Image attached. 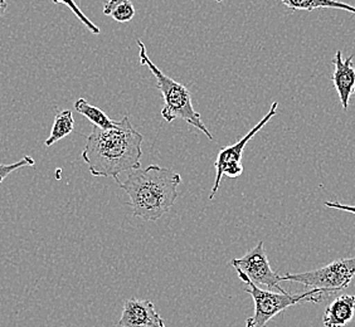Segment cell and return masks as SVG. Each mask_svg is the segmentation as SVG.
<instances>
[{
    "label": "cell",
    "instance_id": "obj_11",
    "mask_svg": "<svg viewBox=\"0 0 355 327\" xmlns=\"http://www.w3.org/2000/svg\"><path fill=\"white\" fill-rule=\"evenodd\" d=\"M220 1H227V0H217ZM288 9L291 10H308L313 12L316 9H324V8H330V9H339V10H345L349 13L355 14V7L343 3L339 0H280Z\"/></svg>",
    "mask_w": 355,
    "mask_h": 327
},
{
    "label": "cell",
    "instance_id": "obj_9",
    "mask_svg": "<svg viewBox=\"0 0 355 327\" xmlns=\"http://www.w3.org/2000/svg\"><path fill=\"white\" fill-rule=\"evenodd\" d=\"M354 55H350L347 60H343L342 51H336L334 60V73L331 76V81L334 83L335 89L339 95L343 109L347 111L349 107V100L352 94H354L355 69L353 66Z\"/></svg>",
    "mask_w": 355,
    "mask_h": 327
},
{
    "label": "cell",
    "instance_id": "obj_6",
    "mask_svg": "<svg viewBox=\"0 0 355 327\" xmlns=\"http://www.w3.org/2000/svg\"><path fill=\"white\" fill-rule=\"evenodd\" d=\"M277 107L279 103L275 101L271 105V109L267 112L265 116L261 118L259 123L256 126H253L252 129L247 132L245 136L239 139V141L233 143L231 146H225L223 149H220L214 163L216 168V177H214V183H213L212 191L209 195V200H213L216 194L218 193L219 185L222 182V177H227L231 179L241 177L243 174V166H242V157H243V151L246 148L247 143L252 140V137L262 130V127L268 123V121L277 114Z\"/></svg>",
    "mask_w": 355,
    "mask_h": 327
},
{
    "label": "cell",
    "instance_id": "obj_5",
    "mask_svg": "<svg viewBox=\"0 0 355 327\" xmlns=\"http://www.w3.org/2000/svg\"><path fill=\"white\" fill-rule=\"evenodd\" d=\"M355 276V257L335 260L319 269L302 273H286L281 276L282 281L297 282L310 290L324 291L327 297L336 294L350 285Z\"/></svg>",
    "mask_w": 355,
    "mask_h": 327
},
{
    "label": "cell",
    "instance_id": "obj_3",
    "mask_svg": "<svg viewBox=\"0 0 355 327\" xmlns=\"http://www.w3.org/2000/svg\"><path fill=\"white\" fill-rule=\"evenodd\" d=\"M139 47V58L141 66H148L151 73L157 80V87L160 89L162 96L164 98V106L162 109V117L166 123H173L175 118H180L187 123H189L193 127L202 131L209 140H214L211 131L207 129L205 123L202 121V117L198 111H196L193 106L191 91L185 87L184 85L174 81L171 77L165 75L162 69L157 67L150 57L148 55L146 47L143 42L137 39Z\"/></svg>",
    "mask_w": 355,
    "mask_h": 327
},
{
    "label": "cell",
    "instance_id": "obj_2",
    "mask_svg": "<svg viewBox=\"0 0 355 327\" xmlns=\"http://www.w3.org/2000/svg\"><path fill=\"white\" fill-rule=\"evenodd\" d=\"M180 182L182 177L177 171L150 165L130 171L119 186L129 195L134 217L157 222L175 203Z\"/></svg>",
    "mask_w": 355,
    "mask_h": 327
},
{
    "label": "cell",
    "instance_id": "obj_7",
    "mask_svg": "<svg viewBox=\"0 0 355 327\" xmlns=\"http://www.w3.org/2000/svg\"><path fill=\"white\" fill-rule=\"evenodd\" d=\"M231 265L236 268V272L242 282L250 281L256 286L265 287L267 290L277 292H286L281 287L280 282L282 280L280 274L275 272L270 266L262 240L251 251H248L242 258L232 259Z\"/></svg>",
    "mask_w": 355,
    "mask_h": 327
},
{
    "label": "cell",
    "instance_id": "obj_10",
    "mask_svg": "<svg viewBox=\"0 0 355 327\" xmlns=\"http://www.w3.org/2000/svg\"><path fill=\"white\" fill-rule=\"evenodd\" d=\"M355 296L340 294L329 303L322 316L325 327H343L354 317Z\"/></svg>",
    "mask_w": 355,
    "mask_h": 327
},
{
    "label": "cell",
    "instance_id": "obj_18",
    "mask_svg": "<svg viewBox=\"0 0 355 327\" xmlns=\"http://www.w3.org/2000/svg\"><path fill=\"white\" fill-rule=\"evenodd\" d=\"M7 0H0V18L7 12Z\"/></svg>",
    "mask_w": 355,
    "mask_h": 327
},
{
    "label": "cell",
    "instance_id": "obj_19",
    "mask_svg": "<svg viewBox=\"0 0 355 327\" xmlns=\"http://www.w3.org/2000/svg\"><path fill=\"white\" fill-rule=\"evenodd\" d=\"M354 94H355V87H354Z\"/></svg>",
    "mask_w": 355,
    "mask_h": 327
},
{
    "label": "cell",
    "instance_id": "obj_14",
    "mask_svg": "<svg viewBox=\"0 0 355 327\" xmlns=\"http://www.w3.org/2000/svg\"><path fill=\"white\" fill-rule=\"evenodd\" d=\"M103 14L109 15L119 23H128L132 21L137 10L130 0H107L103 6Z\"/></svg>",
    "mask_w": 355,
    "mask_h": 327
},
{
    "label": "cell",
    "instance_id": "obj_4",
    "mask_svg": "<svg viewBox=\"0 0 355 327\" xmlns=\"http://www.w3.org/2000/svg\"><path fill=\"white\" fill-rule=\"evenodd\" d=\"M245 288L254 303V311L251 317L246 320V327H266L267 324L272 320L275 316L281 314L288 307L295 306L302 302H314L319 303L327 294L324 291L313 288L308 292L301 294H288L287 292H277L271 290H263L261 287L253 285L252 282H245Z\"/></svg>",
    "mask_w": 355,
    "mask_h": 327
},
{
    "label": "cell",
    "instance_id": "obj_1",
    "mask_svg": "<svg viewBox=\"0 0 355 327\" xmlns=\"http://www.w3.org/2000/svg\"><path fill=\"white\" fill-rule=\"evenodd\" d=\"M143 141V135L134 129L126 115L112 129L94 126L83 148V161L94 177H112L119 184L121 174L141 166Z\"/></svg>",
    "mask_w": 355,
    "mask_h": 327
},
{
    "label": "cell",
    "instance_id": "obj_16",
    "mask_svg": "<svg viewBox=\"0 0 355 327\" xmlns=\"http://www.w3.org/2000/svg\"><path fill=\"white\" fill-rule=\"evenodd\" d=\"M35 161L33 157H24L19 161L13 164H0V184L10 175L13 171L18 170L24 166H33Z\"/></svg>",
    "mask_w": 355,
    "mask_h": 327
},
{
    "label": "cell",
    "instance_id": "obj_8",
    "mask_svg": "<svg viewBox=\"0 0 355 327\" xmlns=\"http://www.w3.org/2000/svg\"><path fill=\"white\" fill-rule=\"evenodd\" d=\"M120 327H166L155 310L154 302L130 299L123 303V314L117 322Z\"/></svg>",
    "mask_w": 355,
    "mask_h": 327
},
{
    "label": "cell",
    "instance_id": "obj_13",
    "mask_svg": "<svg viewBox=\"0 0 355 327\" xmlns=\"http://www.w3.org/2000/svg\"><path fill=\"white\" fill-rule=\"evenodd\" d=\"M75 129V118L72 111L63 109L55 117V123L51 130V135L46 140V146H52L53 143H58L63 137L69 136Z\"/></svg>",
    "mask_w": 355,
    "mask_h": 327
},
{
    "label": "cell",
    "instance_id": "obj_17",
    "mask_svg": "<svg viewBox=\"0 0 355 327\" xmlns=\"http://www.w3.org/2000/svg\"><path fill=\"white\" fill-rule=\"evenodd\" d=\"M324 204L331 209H339V211H348V213L355 214V205L342 204L339 202H325Z\"/></svg>",
    "mask_w": 355,
    "mask_h": 327
},
{
    "label": "cell",
    "instance_id": "obj_15",
    "mask_svg": "<svg viewBox=\"0 0 355 327\" xmlns=\"http://www.w3.org/2000/svg\"><path fill=\"white\" fill-rule=\"evenodd\" d=\"M52 1H53V4H63V6L69 8L72 10V13L75 14L76 17H77V19L81 21L83 26L87 28V30H89L92 35H98L101 33L100 28L89 21V18L83 14V10L80 9V7L76 4L75 0H52Z\"/></svg>",
    "mask_w": 355,
    "mask_h": 327
},
{
    "label": "cell",
    "instance_id": "obj_12",
    "mask_svg": "<svg viewBox=\"0 0 355 327\" xmlns=\"http://www.w3.org/2000/svg\"><path fill=\"white\" fill-rule=\"evenodd\" d=\"M75 109L81 114L83 116L89 120V123H92L96 127L100 129L107 130L112 129L116 126L117 121L111 120L103 109L89 105L85 98H78L75 103Z\"/></svg>",
    "mask_w": 355,
    "mask_h": 327
}]
</instances>
